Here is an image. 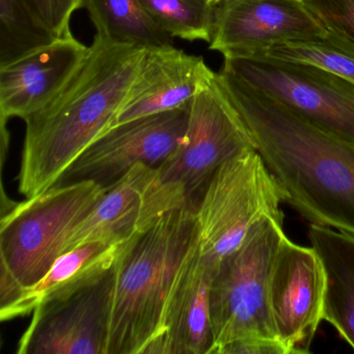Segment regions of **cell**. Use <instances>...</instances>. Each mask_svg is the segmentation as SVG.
I'll return each instance as SVG.
<instances>
[{"label":"cell","mask_w":354,"mask_h":354,"mask_svg":"<svg viewBox=\"0 0 354 354\" xmlns=\"http://www.w3.org/2000/svg\"><path fill=\"white\" fill-rule=\"evenodd\" d=\"M308 237L324 270L323 320L354 350V235L312 225Z\"/></svg>","instance_id":"ac0fdd59"},{"label":"cell","mask_w":354,"mask_h":354,"mask_svg":"<svg viewBox=\"0 0 354 354\" xmlns=\"http://www.w3.org/2000/svg\"><path fill=\"white\" fill-rule=\"evenodd\" d=\"M208 1L209 5L212 6V7H217V6L221 5V3H225V0H207Z\"/></svg>","instance_id":"484cf974"},{"label":"cell","mask_w":354,"mask_h":354,"mask_svg":"<svg viewBox=\"0 0 354 354\" xmlns=\"http://www.w3.org/2000/svg\"><path fill=\"white\" fill-rule=\"evenodd\" d=\"M146 50L95 35L86 57L65 86L24 120L18 183L26 198L55 186L80 154L113 125Z\"/></svg>","instance_id":"7a4b0ae2"},{"label":"cell","mask_w":354,"mask_h":354,"mask_svg":"<svg viewBox=\"0 0 354 354\" xmlns=\"http://www.w3.org/2000/svg\"><path fill=\"white\" fill-rule=\"evenodd\" d=\"M59 38L26 0H0V68L53 44Z\"/></svg>","instance_id":"ffe728a7"},{"label":"cell","mask_w":354,"mask_h":354,"mask_svg":"<svg viewBox=\"0 0 354 354\" xmlns=\"http://www.w3.org/2000/svg\"><path fill=\"white\" fill-rule=\"evenodd\" d=\"M257 55L316 66L354 84V46L328 32L323 38L274 45L252 57Z\"/></svg>","instance_id":"44dd1931"},{"label":"cell","mask_w":354,"mask_h":354,"mask_svg":"<svg viewBox=\"0 0 354 354\" xmlns=\"http://www.w3.org/2000/svg\"><path fill=\"white\" fill-rule=\"evenodd\" d=\"M107 188L92 181L55 185L14 205L0 223V310L38 283L65 252L74 227Z\"/></svg>","instance_id":"277c9868"},{"label":"cell","mask_w":354,"mask_h":354,"mask_svg":"<svg viewBox=\"0 0 354 354\" xmlns=\"http://www.w3.org/2000/svg\"><path fill=\"white\" fill-rule=\"evenodd\" d=\"M330 34L354 46V0H304Z\"/></svg>","instance_id":"603a6c76"},{"label":"cell","mask_w":354,"mask_h":354,"mask_svg":"<svg viewBox=\"0 0 354 354\" xmlns=\"http://www.w3.org/2000/svg\"><path fill=\"white\" fill-rule=\"evenodd\" d=\"M113 269L94 285L35 308L18 353L106 354Z\"/></svg>","instance_id":"7c38bea8"},{"label":"cell","mask_w":354,"mask_h":354,"mask_svg":"<svg viewBox=\"0 0 354 354\" xmlns=\"http://www.w3.org/2000/svg\"><path fill=\"white\" fill-rule=\"evenodd\" d=\"M196 233V209L181 207L125 242L113 266L106 354H145L161 335L169 291Z\"/></svg>","instance_id":"3957f363"},{"label":"cell","mask_w":354,"mask_h":354,"mask_svg":"<svg viewBox=\"0 0 354 354\" xmlns=\"http://www.w3.org/2000/svg\"><path fill=\"white\" fill-rule=\"evenodd\" d=\"M88 47L72 32L11 65L0 68L1 124L26 120L46 105L80 67Z\"/></svg>","instance_id":"9a60e30c"},{"label":"cell","mask_w":354,"mask_h":354,"mask_svg":"<svg viewBox=\"0 0 354 354\" xmlns=\"http://www.w3.org/2000/svg\"><path fill=\"white\" fill-rule=\"evenodd\" d=\"M326 35L304 0H225L215 7L209 48L223 57H252L274 45Z\"/></svg>","instance_id":"4fadbf2b"},{"label":"cell","mask_w":354,"mask_h":354,"mask_svg":"<svg viewBox=\"0 0 354 354\" xmlns=\"http://www.w3.org/2000/svg\"><path fill=\"white\" fill-rule=\"evenodd\" d=\"M221 71L354 145V84L316 66L273 57H223Z\"/></svg>","instance_id":"ba28073f"},{"label":"cell","mask_w":354,"mask_h":354,"mask_svg":"<svg viewBox=\"0 0 354 354\" xmlns=\"http://www.w3.org/2000/svg\"><path fill=\"white\" fill-rule=\"evenodd\" d=\"M123 244L88 242L62 254L38 283L0 310V318L6 321L32 315L41 304L64 299L94 285L113 269Z\"/></svg>","instance_id":"e0dca14e"},{"label":"cell","mask_w":354,"mask_h":354,"mask_svg":"<svg viewBox=\"0 0 354 354\" xmlns=\"http://www.w3.org/2000/svg\"><path fill=\"white\" fill-rule=\"evenodd\" d=\"M325 274L316 250L283 238L271 266L268 304L288 354L308 353L323 320Z\"/></svg>","instance_id":"8fae6325"},{"label":"cell","mask_w":354,"mask_h":354,"mask_svg":"<svg viewBox=\"0 0 354 354\" xmlns=\"http://www.w3.org/2000/svg\"><path fill=\"white\" fill-rule=\"evenodd\" d=\"M285 236L283 223L263 217L217 267L210 292L209 354H219L238 339L279 341L269 310L268 283L273 259Z\"/></svg>","instance_id":"5b68a950"},{"label":"cell","mask_w":354,"mask_h":354,"mask_svg":"<svg viewBox=\"0 0 354 354\" xmlns=\"http://www.w3.org/2000/svg\"><path fill=\"white\" fill-rule=\"evenodd\" d=\"M44 24L59 37L71 32L70 20L82 9V0H26Z\"/></svg>","instance_id":"cb8c5ba5"},{"label":"cell","mask_w":354,"mask_h":354,"mask_svg":"<svg viewBox=\"0 0 354 354\" xmlns=\"http://www.w3.org/2000/svg\"><path fill=\"white\" fill-rule=\"evenodd\" d=\"M219 354H288V352L277 339L250 337L229 344Z\"/></svg>","instance_id":"d4e9b609"},{"label":"cell","mask_w":354,"mask_h":354,"mask_svg":"<svg viewBox=\"0 0 354 354\" xmlns=\"http://www.w3.org/2000/svg\"><path fill=\"white\" fill-rule=\"evenodd\" d=\"M212 73L202 57L187 55L174 45L147 49L113 126L188 104Z\"/></svg>","instance_id":"2e32d148"},{"label":"cell","mask_w":354,"mask_h":354,"mask_svg":"<svg viewBox=\"0 0 354 354\" xmlns=\"http://www.w3.org/2000/svg\"><path fill=\"white\" fill-rule=\"evenodd\" d=\"M184 206L189 204L181 186L162 183L156 167L136 165L107 187L98 204L74 227L65 252L93 241L125 243L165 213Z\"/></svg>","instance_id":"30bf717a"},{"label":"cell","mask_w":354,"mask_h":354,"mask_svg":"<svg viewBox=\"0 0 354 354\" xmlns=\"http://www.w3.org/2000/svg\"><path fill=\"white\" fill-rule=\"evenodd\" d=\"M155 24L182 40L210 43L214 30L215 7L207 0H142Z\"/></svg>","instance_id":"7402d4cb"},{"label":"cell","mask_w":354,"mask_h":354,"mask_svg":"<svg viewBox=\"0 0 354 354\" xmlns=\"http://www.w3.org/2000/svg\"><path fill=\"white\" fill-rule=\"evenodd\" d=\"M214 273L201 256L194 233L167 297L161 335L145 354H209L212 347L210 292Z\"/></svg>","instance_id":"5bb4252c"},{"label":"cell","mask_w":354,"mask_h":354,"mask_svg":"<svg viewBox=\"0 0 354 354\" xmlns=\"http://www.w3.org/2000/svg\"><path fill=\"white\" fill-rule=\"evenodd\" d=\"M217 78L285 202L312 225L354 235V145L227 72Z\"/></svg>","instance_id":"6da1fadb"},{"label":"cell","mask_w":354,"mask_h":354,"mask_svg":"<svg viewBox=\"0 0 354 354\" xmlns=\"http://www.w3.org/2000/svg\"><path fill=\"white\" fill-rule=\"evenodd\" d=\"M190 102L109 128L68 167L55 185L92 181L107 188L136 165L158 169L183 140Z\"/></svg>","instance_id":"9c48e42d"},{"label":"cell","mask_w":354,"mask_h":354,"mask_svg":"<svg viewBox=\"0 0 354 354\" xmlns=\"http://www.w3.org/2000/svg\"><path fill=\"white\" fill-rule=\"evenodd\" d=\"M283 202L281 187L256 149L223 163L196 209V242L205 262L216 270L263 217L283 223Z\"/></svg>","instance_id":"8992f818"},{"label":"cell","mask_w":354,"mask_h":354,"mask_svg":"<svg viewBox=\"0 0 354 354\" xmlns=\"http://www.w3.org/2000/svg\"><path fill=\"white\" fill-rule=\"evenodd\" d=\"M250 149L252 136L213 72L192 98L183 140L158 167L159 180L181 186L196 209L217 169Z\"/></svg>","instance_id":"52a82bcc"},{"label":"cell","mask_w":354,"mask_h":354,"mask_svg":"<svg viewBox=\"0 0 354 354\" xmlns=\"http://www.w3.org/2000/svg\"><path fill=\"white\" fill-rule=\"evenodd\" d=\"M96 34L118 44L144 48L171 46L173 37L161 30L142 0H82Z\"/></svg>","instance_id":"d6986e66"}]
</instances>
